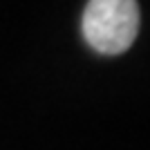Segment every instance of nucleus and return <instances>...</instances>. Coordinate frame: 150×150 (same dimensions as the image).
I'll use <instances>...</instances> for the list:
<instances>
[{
    "label": "nucleus",
    "instance_id": "1",
    "mask_svg": "<svg viewBox=\"0 0 150 150\" xmlns=\"http://www.w3.org/2000/svg\"><path fill=\"white\" fill-rule=\"evenodd\" d=\"M81 34L96 54L117 56L128 52L139 34L137 0H88Z\"/></svg>",
    "mask_w": 150,
    "mask_h": 150
}]
</instances>
